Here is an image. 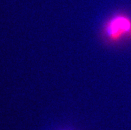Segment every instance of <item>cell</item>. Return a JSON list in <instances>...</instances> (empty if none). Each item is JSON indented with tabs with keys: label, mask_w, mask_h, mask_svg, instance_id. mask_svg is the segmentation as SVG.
<instances>
[{
	"label": "cell",
	"mask_w": 131,
	"mask_h": 130,
	"mask_svg": "<svg viewBox=\"0 0 131 130\" xmlns=\"http://www.w3.org/2000/svg\"><path fill=\"white\" fill-rule=\"evenodd\" d=\"M103 34L111 43H118L131 37V19L123 13L112 16L105 23Z\"/></svg>",
	"instance_id": "cell-1"
}]
</instances>
